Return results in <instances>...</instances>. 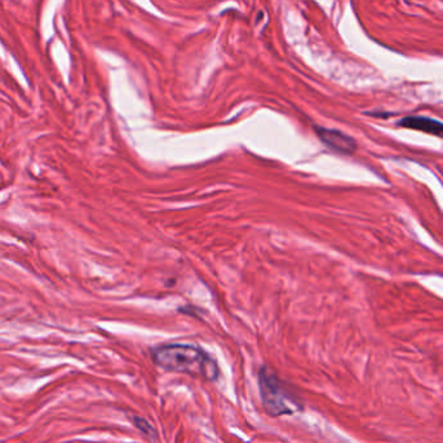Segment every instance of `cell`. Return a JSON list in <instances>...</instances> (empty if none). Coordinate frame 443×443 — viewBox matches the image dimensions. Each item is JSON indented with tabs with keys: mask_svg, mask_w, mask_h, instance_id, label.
I'll list each match as a JSON object with an SVG mask.
<instances>
[{
	"mask_svg": "<svg viewBox=\"0 0 443 443\" xmlns=\"http://www.w3.org/2000/svg\"><path fill=\"white\" fill-rule=\"evenodd\" d=\"M259 389L262 403L270 416L290 414L299 409L298 403L280 380L267 368L259 372Z\"/></svg>",
	"mask_w": 443,
	"mask_h": 443,
	"instance_id": "7a4b0ae2",
	"label": "cell"
},
{
	"mask_svg": "<svg viewBox=\"0 0 443 443\" xmlns=\"http://www.w3.org/2000/svg\"><path fill=\"white\" fill-rule=\"evenodd\" d=\"M153 363L166 371L186 373L207 381L218 380L216 360L204 350L189 343H169L153 350Z\"/></svg>",
	"mask_w": 443,
	"mask_h": 443,
	"instance_id": "6da1fadb",
	"label": "cell"
},
{
	"mask_svg": "<svg viewBox=\"0 0 443 443\" xmlns=\"http://www.w3.org/2000/svg\"><path fill=\"white\" fill-rule=\"evenodd\" d=\"M319 138L325 143V145L335 150V153H354L356 150V142L354 138H351L349 136H346L345 133L335 129H327V128H316Z\"/></svg>",
	"mask_w": 443,
	"mask_h": 443,
	"instance_id": "3957f363",
	"label": "cell"
},
{
	"mask_svg": "<svg viewBox=\"0 0 443 443\" xmlns=\"http://www.w3.org/2000/svg\"><path fill=\"white\" fill-rule=\"evenodd\" d=\"M402 128H407V129H414V131H424L436 137L442 136L443 126L439 121L429 118L424 116H408L402 118L399 123Z\"/></svg>",
	"mask_w": 443,
	"mask_h": 443,
	"instance_id": "277c9868",
	"label": "cell"
}]
</instances>
